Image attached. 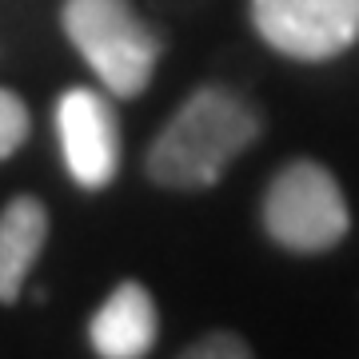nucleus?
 Here are the masks:
<instances>
[{
	"mask_svg": "<svg viewBox=\"0 0 359 359\" xmlns=\"http://www.w3.org/2000/svg\"><path fill=\"white\" fill-rule=\"evenodd\" d=\"M259 112L240 92L196 88L148 148V176L180 192L216 188L231 160L259 136Z\"/></svg>",
	"mask_w": 359,
	"mask_h": 359,
	"instance_id": "obj_1",
	"label": "nucleus"
},
{
	"mask_svg": "<svg viewBox=\"0 0 359 359\" xmlns=\"http://www.w3.org/2000/svg\"><path fill=\"white\" fill-rule=\"evenodd\" d=\"M65 36L112 96H140L160 65V36L128 0H65Z\"/></svg>",
	"mask_w": 359,
	"mask_h": 359,
	"instance_id": "obj_2",
	"label": "nucleus"
},
{
	"mask_svg": "<svg viewBox=\"0 0 359 359\" xmlns=\"http://www.w3.org/2000/svg\"><path fill=\"white\" fill-rule=\"evenodd\" d=\"M264 228L287 252L316 256L335 248L351 228L339 180L316 160L287 164L264 196Z\"/></svg>",
	"mask_w": 359,
	"mask_h": 359,
	"instance_id": "obj_3",
	"label": "nucleus"
},
{
	"mask_svg": "<svg viewBox=\"0 0 359 359\" xmlns=\"http://www.w3.org/2000/svg\"><path fill=\"white\" fill-rule=\"evenodd\" d=\"M252 25L292 60H332L359 40V0H252Z\"/></svg>",
	"mask_w": 359,
	"mask_h": 359,
	"instance_id": "obj_4",
	"label": "nucleus"
},
{
	"mask_svg": "<svg viewBox=\"0 0 359 359\" xmlns=\"http://www.w3.org/2000/svg\"><path fill=\"white\" fill-rule=\"evenodd\" d=\"M56 136L68 176L100 192L120 172V116L96 88H68L56 100Z\"/></svg>",
	"mask_w": 359,
	"mask_h": 359,
	"instance_id": "obj_5",
	"label": "nucleus"
},
{
	"mask_svg": "<svg viewBox=\"0 0 359 359\" xmlns=\"http://www.w3.org/2000/svg\"><path fill=\"white\" fill-rule=\"evenodd\" d=\"M160 316L148 287L136 280H124L108 299H104L88 323L92 351L104 359H140L152 351Z\"/></svg>",
	"mask_w": 359,
	"mask_h": 359,
	"instance_id": "obj_6",
	"label": "nucleus"
},
{
	"mask_svg": "<svg viewBox=\"0 0 359 359\" xmlns=\"http://www.w3.org/2000/svg\"><path fill=\"white\" fill-rule=\"evenodd\" d=\"M48 240V208L36 196H16L0 212V304H16L28 271Z\"/></svg>",
	"mask_w": 359,
	"mask_h": 359,
	"instance_id": "obj_7",
	"label": "nucleus"
},
{
	"mask_svg": "<svg viewBox=\"0 0 359 359\" xmlns=\"http://www.w3.org/2000/svg\"><path fill=\"white\" fill-rule=\"evenodd\" d=\"M28 132H32L28 104L13 88H0V160H8L28 140Z\"/></svg>",
	"mask_w": 359,
	"mask_h": 359,
	"instance_id": "obj_8",
	"label": "nucleus"
},
{
	"mask_svg": "<svg viewBox=\"0 0 359 359\" xmlns=\"http://www.w3.org/2000/svg\"><path fill=\"white\" fill-rule=\"evenodd\" d=\"M184 355L188 359H248L252 347L231 332H212V335H204V339H196Z\"/></svg>",
	"mask_w": 359,
	"mask_h": 359,
	"instance_id": "obj_9",
	"label": "nucleus"
}]
</instances>
